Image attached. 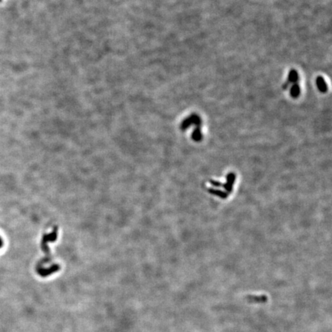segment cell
<instances>
[{
  "mask_svg": "<svg viewBox=\"0 0 332 332\" xmlns=\"http://www.w3.org/2000/svg\"><path fill=\"white\" fill-rule=\"evenodd\" d=\"M201 124V119L199 118L198 115H195V114H192L190 116L188 117L186 119H185L184 121L181 123V129L185 130L186 128H188L190 125H197L198 126H199V125Z\"/></svg>",
  "mask_w": 332,
  "mask_h": 332,
  "instance_id": "cell-1",
  "label": "cell"
},
{
  "mask_svg": "<svg viewBox=\"0 0 332 332\" xmlns=\"http://www.w3.org/2000/svg\"><path fill=\"white\" fill-rule=\"evenodd\" d=\"M298 73L297 72V70L295 69H291V71L288 73V79H287L286 82L284 83L282 86L283 89H287L289 88L290 85L291 84H294V83H298Z\"/></svg>",
  "mask_w": 332,
  "mask_h": 332,
  "instance_id": "cell-2",
  "label": "cell"
},
{
  "mask_svg": "<svg viewBox=\"0 0 332 332\" xmlns=\"http://www.w3.org/2000/svg\"><path fill=\"white\" fill-rule=\"evenodd\" d=\"M59 270V266L58 265H52L50 268H37L38 273L42 277L48 276V275H52L53 273L57 272Z\"/></svg>",
  "mask_w": 332,
  "mask_h": 332,
  "instance_id": "cell-3",
  "label": "cell"
},
{
  "mask_svg": "<svg viewBox=\"0 0 332 332\" xmlns=\"http://www.w3.org/2000/svg\"><path fill=\"white\" fill-rule=\"evenodd\" d=\"M316 85L318 90L322 93H325L327 91V85L322 76H318L316 79Z\"/></svg>",
  "mask_w": 332,
  "mask_h": 332,
  "instance_id": "cell-4",
  "label": "cell"
},
{
  "mask_svg": "<svg viewBox=\"0 0 332 332\" xmlns=\"http://www.w3.org/2000/svg\"><path fill=\"white\" fill-rule=\"evenodd\" d=\"M248 300L250 302H255V303H265L268 301V298H267L265 295H262V296H252L249 295L247 297Z\"/></svg>",
  "mask_w": 332,
  "mask_h": 332,
  "instance_id": "cell-5",
  "label": "cell"
},
{
  "mask_svg": "<svg viewBox=\"0 0 332 332\" xmlns=\"http://www.w3.org/2000/svg\"><path fill=\"white\" fill-rule=\"evenodd\" d=\"M300 93H301V89H300L299 85L298 83L293 84L291 87V90H290L291 97L294 99H297L300 96Z\"/></svg>",
  "mask_w": 332,
  "mask_h": 332,
  "instance_id": "cell-6",
  "label": "cell"
},
{
  "mask_svg": "<svg viewBox=\"0 0 332 332\" xmlns=\"http://www.w3.org/2000/svg\"><path fill=\"white\" fill-rule=\"evenodd\" d=\"M201 138H202V135H201L200 128H199V126H197L195 129L194 132H193V138L195 140H199Z\"/></svg>",
  "mask_w": 332,
  "mask_h": 332,
  "instance_id": "cell-7",
  "label": "cell"
},
{
  "mask_svg": "<svg viewBox=\"0 0 332 332\" xmlns=\"http://www.w3.org/2000/svg\"><path fill=\"white\" fill-rule=\"evenodd\" d=\"M2 245H3V242H2V239H1V237H0V248H2Z\"/></svg>",
  "mask_w": 332,
  "mask_h": 332,
  "instance_id": "cell-8",
  "label": "cell"
},
{
  "mask_svg": "<svg viewBox=\"0 0 332 332\" xmlns=\"http://www.w3.org/2000/svg\"><path fill=\"white\" fill-rule=\"evenodd\" d=\"M1 1H2V0H0V2H1Z\"/></svg>",
  "mask_w": 332,
  "mask_h": 332,
  "instance_id": "cell-9",
  "label": "cell"
}]
</instances>
